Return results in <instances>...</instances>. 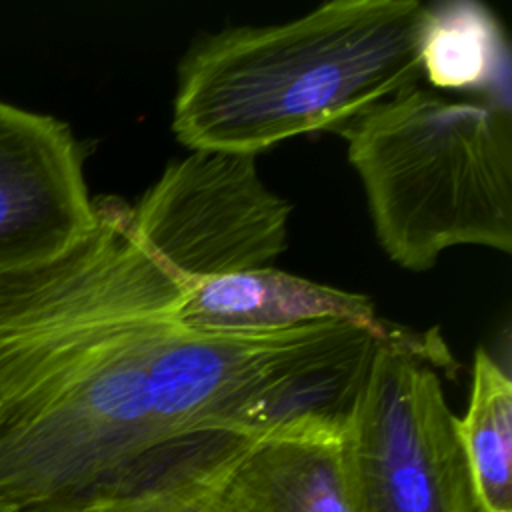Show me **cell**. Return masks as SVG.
I'll list each match as a JSON object with an SVG mask.
<instances>
[{
  "mask_svg": "<svg viewBox=\"0 0 512 512\" xmlns=\"http://www.w3.org/2000/svg\"><path fill=\"white\" fill-rule=\"evenodd\" d=\"M248 440L238 434L214 436L158 476L86 512H206L202 496L208 476Z\"/></svg>",
  "mask_w": 512,
  "mask_h": 512,
  "instance_id": "8fae6325",
  "label": "cell"
},
{
  "mask_svg": "<svg viewBox=\"0 0 512 512\" xmlns=\"http://www.w3.org/2000/svg\"><path fill=\"white\" fill-rule=\"evenodd\" d=\"M438 338L388 326L342 428L352 512H484L436 366Z\"/></svg>",
  "mask_w": 512,
  "mask_h": 512,
  "instance_id": "277c9868",
  "label": "cell"
},
{
  "mask_svg": "<svg viewBox=\"0 0 512 512\" xmlns=\"http://www.w3.org/2000/svg\"><path fill=\"white\" fill-rule=\"evenodd\" d=\"M0 512H16V510H14V508H10V506H6V504H2V502H0Z\"/></svg>",
  "mask_w": 512,
  "mask_h": 512,
  "instance_id": "7c38bea8",
  "label": "cell"
},
{
  "mask_svg": "<svg viewBox=\"0 0 512 512\" xmlns=\"http://www.w3.org/2000/svg\"><path fill=\"white\" fill-rule=\"evenodd\" d=\"M94 220L84 150L72 128L0 100V270L64 254Z\"/></svg>",
  "mask_w": 512,
  "mask_h": 512,
  "instance_id": "8992f818",
  "label": "cell"
},
{
  "mask_svg": "<svg viewBox=\"0 0 512 512\" xmlns=\"http://www.w3.org/2000/svg\"><path fill=\"white\" fill-rule=\"evenodd\" d=\"M420 70L436 88L476 90L510 108V50L498 16L474 0L426 8Z\"/></svg>",
  "mask_w": 512,
  "mask_h": 512,
  "instance_id": "9c48e42d",
  "label": "cell"
},
{
  "mask_svg": "<svg viewBox=\"0 0 512 512\" xmlns=\"http://www.w3.org/2000/svg\"><path fill=\"white\" fill-rule=\"evenodd\" d=\"M94 208L64 254L0 270V502L16 512H86L196 438L168 428L152 376L186 278L146 244L132 204Z\"/></svg>",
  "mask_w": 512,
  "mask_h": 512,
  "instance_id": "6da1fadb",
  "label": "cell"
},
{
  "mask_svg": "<svg viewBox=\"0 0 512 512\" xmlns=\"http://www.w3.org/2000/svg\"><path fill=\"white\" fill-rule=\"evenodd\" d=\"M424 14L416 0H332L206 36L180 62L172 132L190 150L256 156L338 130L416 86Z\"/></svg>",
  "mask_w": 512,
  "mask_h": 512,
  "instance_id": "7a4b0ae2",
  "label": "cell"
},
{
  "mask_svg": "<svg viewBox=\"0 0 512 512\" xmlns=\"http://www.w3.org/2000/svg\"><path fill=\"white\" fill-rule=\"evenodd\" d=\"M388 258L430 270L454 246L512 252V112L410 86L338 128Z\"/></svg>",
  "mask_w": 512,
  "mask_h": 512,
  "instance_id": "3957f363",
  "label": "cell"
},
{
  "mask_svg": "<svg viewBox=\"0 0 512 512\" xmlns=\"http://www.w3.org/2000/svg\"><path fill=\"white\" fill-rule=\"evenodd\" d=\"M290 204L256 156L190 150L132 204L146 244L186 280L270 266L286 248Z\"/></svg>",
  "mask_w": 512,
  "mask_h": 512,
  "instance_id": "5b68a950",
  "label": "cell"
},
{
  "mask_svg": "<svg viewBox=\"0 0 512 512\" xmlns=\"http://www.w3.org/2000/svg\"><path fill=\"white\" fill-rule=\"evenodd\" d=\"M458 436L484 512H512V382L486 348L474 352Z\"/></svg>",
  "mask_w": 512,
  "mask_h": 512,
  "instance_id": "30bf717a",
  "label": "cell"
},
{
  "mask_svg": "<svg viewBox=\"0 0 512 512\" xmlns=\"http://www.w3.org/2000/svg\"><path fill=\"white\" fill-rule=\"evenodd\" d=\"M202 502L206 512H352L342 432L248 440L212 470Z\"/></svg>",
  "mask_w": 512,
  "mask_h": 512,
  "instance_id": "52a82bcc",
  "label": "cell"
},
{
  "mask_svg": "<svg viewBox=\"0 0 512 512\" xmlns=\"http://www.w3.org/2000/svg\"><path fill=\"white\" fill-rule=\"evenodd\" d=\"M176 320L196 332H278L322 320H344L376 332L388 328L368 296L332 288L272 266L184 280Z\"/></svg>",
  "mask_w": 512,
  "mask_h": 512,
  "instance_id": "ba28073f",
  "label": "cell"
}]
</instances>
